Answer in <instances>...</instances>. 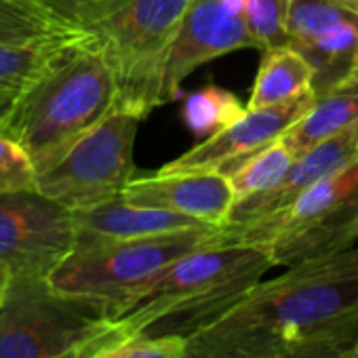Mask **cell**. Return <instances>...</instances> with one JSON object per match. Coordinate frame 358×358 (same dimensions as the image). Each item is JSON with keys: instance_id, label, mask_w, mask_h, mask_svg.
<instances>
[{"instance_id": "cell-1", "label": "cell", "mask_w": 358, "mask_h": 358, "mask_svg": "<svg viewBox=\"0 0 358 358\" xmlns=\"http://www.w3.org/2000/svg\"><path fill=\"white\" fill-rule=\"evenodd\" d=\"M116 110L114 70L87 34L17 95L0 129L26 148L38 173Z\"/></svg>"}, {"instance_id": "cell-2", "label": "cell", "mask_w": 358, "mask_h": 358, "mask_svg": "<svg viewBox=\"0 0 358 358\" xmlns=\"http://www.w3.org/2000/svg\"><path fill=\"white\" fill-rule=\"evenodd\" d=\"M270 268L274 264L264 247L196 249L166 266L114 322L133 337H190L222 318Z\"/></svg>"}, {"instance_id": "cell-3", "label": "cell", "mask_w": 358, "mask_h": 358, "mask_svg": "<svg viewBox=\"0 0 358 358\" xmlns=\"http://www.w3.org/2000/svg\"><path fill=\"white\" fill-rule=\"evenodd\" d=\"M224 316L262 324L285 348L358 343V247L259 280Z\"/></svg>"}, {"instance_id": "cell-4", "label": "cell", "mask_w": 358, "mask_h": 358, "mask_svg": "<svg viewBox=\"0 0 358 358\" xmlns=\"http://www.w3.org/2000/svg\"><path fill=\"white\" fill-rule=\"evenodd\" d=\"M358 241V160L322 177L285 211L243 224L220 226L217 247H264L276 266H297L310 259L352 249Z\"/></svg>"}, {"instance_id": "cell-5", "label": "cell", "mask_w": 358, "mask_h": 358, "mask_svg": "<svg viewBox=\"0 0 358 358\" xmlns=\"http://www.w3.org/2000/svg\"><path fill=\"white\" fill-rule=\"evenodd\" d=\"M217 228L133 241H78L47 282L62 295L99 306L114 322L166 266L196 249L217 247Z\"/></svg>"}, {"instance_id": "cell-6", "label": "cell", "mask_w": 358, "mask_h": 358, "mask_svg": "<svg viewBox=\"0 0 358 358\" xmlns=\"http://www.w3.org/2000/svg\"><path fill=\"white\" fill-rule=\"evenodd\" d=\"M190 0H127L89 26L118 85V110L141 120L160 106V87L171 45Z\"/></svg>"}, {"instance_id": "cell-7", "label": "cell", "mask_w": 358, "mask_h": 358, "mask_svg": "<svg viewBox=\"0 0 358 358\" xmlns=\"http://www.w3.org/2000/svg\"><path fill=\"white\" fill-rule=\"evenodd\" d=\"M112 324L99 306L62 295L47 280H13L0 306V358H57Z\"/></svg>"}, {"instance_id": "cell-8", "label": "cell", "mask_w": 358, "mask_h": 358, "mask_svg": "<svg viewBox=\"0 0 358 358\" xmlns=\"http://www.w3.org/2000/svg\"><path fill=\"white\" fill-rule=\"evenodd\" d=\"M139 122V116L116 110L36 173V190L70 211L116 199L135 177L133 148Z\"/></svg>"}, {"instance_id": "cell-9", "label": "cell", "mask_w": 358, "mask_h": 358, "mask_svg": "<svg viewBox=\"0 0 358 358\" xmlns=\"http://www.w3.org/2000/svg\"><path fill=\"white\" fill-rule=\"evenodd\" d=\"M74 213L38 190L0 194V268L13 280H49L76 249Z\"/></svg>"}, {"instance_id": "cell-10", "label": "cell", "mask_w": 358, "mask_h": 358, "mask_svg": "<svg viewBox=\"0 0 358 358\" xmlns=\"http://www.w3.org/2000/svg\"><path fill=\"white\" fill-rule=\"evenodd\" d=\"M238 49H255L245 20V0H190L166 57L160 106L177 97L179 87L196 68Z\"/></svg>"}, {"instance_id": "cell-11", "label": "cell", "mask_w": 358, "mask_h": 358, "mask_svg": "<svg viewBox=\"0 0 358 358\" xmlns=\"http://www.w3.org/2000/svg\"><path fill=\"white\" fill-rule=\"evenodd\" d=\"M314 101H316V95L312 89H308L295 99L280 103V106L262 108V110L247 108V112L236 122L203 139L201 143L190 148L179 158L166 162L164 166L158 169V173H177V171L226 173L236 162L282 139V135L308 114Z\"/></svg>"}, {"instance_id": "cell-12", "label": "cell", "mask_w": 358, "mask_h": 358, "mask_svg": "<svg viewBox=\"0 0 358 358\" xmlns=\"http://www.w3.org/2000/svg\"><path fill=\"white\" fill-rule=\"evenodd\" d=\"M120 196L131 205L175 211L209 226H224L236 201L230 179L222 171H177L133 177Z\"/></svg>"}, {"instance_id": "cell-13", "label": "cell", "mask_w": 358, "mask_h": 358, "mask_svg": "<svg viewBox=\"0 0 358 358\" xmlns=\"http://www.w3.org/2000/svg\"><path fill=\"white\" fill-rule=\"evenodd\" d=\"M358 160V124L297 156L282 179L266 192L236 201L224 226H243L285 211L322 177Z\"/></svg>"}, {"instance_id": "cell-14", "label": "cell", "mask_w": 358, "mask_h": 358, "mask_svg": "<svg viewBox=\"0 0 358 358\" xmlns=\"http://www.w3.org/2000/svg\"><path fill=\"white\" fill-rule=\"evenodd\" d=\"M72 213L78 228V241H133L184 230L217 228L175 211L131 205L120 194L101 205Z\"/></svg>"}, {"instance_id": "cell-15", "label": "cell", "mask_w": 358, "mask_h": 358, "mask_svg": "<svg viewBox=\"0 0 358 358\" xmlns=\"http://www.w3.org/2000/svg\"><path fill=\"white\" fill-rule=\"evenodd\" d=\"M285 343L255 322L222 316L186 337L184 358H280Z\"/></svg>"}, {"instance_id": "cell-16", "label": "cell", "mask_w": 358, "mask_h": 358, "mask_svg": "<svg viewBox=\"0 0 358 358\" xmlns=\"http://www.w3.org/2000/svg\"><path fill=\"white\" fill-rule=\"evenodd\" d=\"M354 124H358V74L318 95L308 114L282 135V143L297 158Z\"/></svg>"}, {"instance_id": "cell-17", "label": "cell", "mask_w": 358, "mask_h": 358, "mask_svg": "<svg viewBox=\"0 0 358 358\" xmlns=\"http://www.w3.org/2000/svg\"><path fill=\"white\" fill-rule=\"evenodd\" d=\"M291 47L312 66L310 89L316 97L358 74V24H343L314 41Z\"/></svg>"}, {"instance_id": "cell-18", "label": "cell", "mask_w": 358, "mask_h": 358, "mask_svg": "<svg viewBox=\"0 0 358 358\" xmlns=\"http://www.w3.org/2000/svg\"><path fill=\"white\" fill-rule=\"evenodd\" d=\"M312 76V66L291 45L262 51L259 72L255 76L247 108L262 110L287 103L310 89Z\"/></svg>"}, {"instance_id": "cell-19", "label": "cell", "mask_w": 358, "mask_h": 358, "mask_svg": "<svg viewBox=\"0 0 358 358\" xmlns=\"http://www.w3.org/2000/svg\"><path fill=\"white\" fill-rule=\"evenodd\" d=\"M80 32L41 0H0V45H34Z\"/></svg>"}, {"instance_id": "cell-20", "label": "cell", "mask_w": 358, "mask_h": 358, "mask_svg": "<svg viewBox=\"0 0 358 358\" xmlns=\"http://www.w3.org/2000/svg\"><path fill=\"white\" fill-rule=\"evenodd\" d=\"M89 32H80L66 38L43 41L34 45H0V93L20 95L47 66L66 51L72 43L85 38Z\"/></svg>"}, {"instance_id": "cell-21", "label": "cell", "mask_w": 358, "mask_h": 358, "mask_svg": "<svg viewBox=\"0 0 358 358\" xmlns=\"http://www.w3.org/2000/svg\"><path fill=\"white\" fill-rule=\"evenodd\" d=\"M247 112V106L228 89L207 85L190 93L182 103V118L196 137H211Z\"/></svg>"}, {"instance_id": "cell-22", "label": "cell", "mask_w": 358, "mask_h": 358, "mask_svg": "<svg viewBox=\"0 0 358 358\" xmlns=\"http://www.w3.org/2000/svg\"><path fill=\"white\" fill-rule=\"evenodd\" d=\"M293 160L295 156L289 152L282 139H278L268 148L255 152L253 156L236 162L224 175H228L230 179L236 201H243L276 186L282 179V175L289 171V166L293 164Z\"/></svg>"}, {"instance_id": "cell-23", "label": "cell", "mask_w": 358, "mask_h": 358, "mask_svg": "<svg viewBox=\"0 0 358 358\" xmlns=\"http://www.w3.org/2000/svg\"><path fill=\"white\" fill-rule=\"evenodd\" d=\"M343 24H358V11L343 0H291V45L308 43Z\"/></svg>"}, {"instance_id": "cell-24", "label": "cell", "mask_w": 358, "mask_h": 358, "mask_svg": "<svg viewBox=\"0 0 358 358\" xmlns=\"http://www.w3.org/2000/svg\"><path fill=\"white\" fill-rule=\"evenodd\" d=\"M291 0H245V20L255 49L270 51L289 47Z\"/></svg>"}, {"instance_id": "cell-25", "label": "cell", "mask_w": 358, "mask_h": 358, "mask_svg": "<svg viewBox=\"0 0 358 358\" xmlns=\"http://www.w3.org/2000/svg\"><path fill=\"white\" fill-rule=\"evenodd\" d=\"M36 190V164L26 148L0 129V194Z\"/></svg>"}, {"instance_id": "cell-26", "label": "cell", "mask_w": 358, "mask_h": 358, "mask_svg": "<svg viewBox=\"0 0 358 358\" xmlns=\"http://www.w3.org/2000/svg\"><path fill=\"white\" fill-rule=\"evenodd\" d=\"M41 3L72 26L87 30L89 26L122 7L127 0H41Z\"/></svg>"}, {"instance_id": "cell-27", "label": "cell", "mask_w": 358, "mask_h": 358, "mask_svg": "<svg viewBox=\"0 0 358 358\" xmlns=\"http://www.w3.org/2000/svg\"><path fill=\"white\" fill-rule=\"evenodd\" d=\"M186 337L160 335V337H133L127 343L124 358H184Z\"/></svg>"}, {"instance_id": "cell-28", "label": "cell", "mask_w": 358, "mask_h": 358, "mask_svg": "<svg viewBox=\"0 0 358 358\" xmlns=\"http://www.w3.org/2000/svg\"><path fill=\"white\" fill-rule=\"evenodd\" d=\"M280 358H358V343H310L285 348Z\"/></svg>"}, {"instance_id": "cell-29", "label": "cell", "mask_w": 358, "mask_h": 358, "mask_svg": "<svg viewBox=\"0 0 358 358\" xmlns=\"http://www.w3.org/2000/svg\"><path fill=\"white\" fill-rule=\"evenodd\" d=\"M114 327V324H112ZM110 327V329H112ZM108 329V331H110ZM108 331H103L101 335H97V337H93L91 341H87L85 345H80V348H76V350H72V352H66V354H62V356H57V358H91V354L101 345V341L106 339V335H108Z\"/></svg>"}, {"instance_id": "cell-30", "label": "cell", "mask_w": 358, "mask_h": 358, "mask_svg": "<svg viewBox=\"0 0 358 358\" xmlns=\"http://www.w3.org/2000/svg\"><path fill=\"white\" fill-rule=\"evenodd\" d=\"M15 99H17L15 93H0V124H3V120L9 114L11 106L15 103Z\"/></svg>"}, {"instance_id": "cell-31", "label": "cell", "mask_w": 358, "mask_h": 358, "mask_svg": "<svg viewBox=\"0 0 358 358\" xmlns=\"http://www.w3.org/2000/svg\"><path fill=\"white\" fill-rule=\"evenodd\" d=\"M11 285V276L0 268V287H9Z\"/></svg>"}, {"instance_id": "cell-32", "label": "cell", "mask_w": 358, "mask_h": 358, "mask_svg": "<svg viewBox=\"0 0 358 358\" xmlns=\"http://www.w3.org/2000/svg\"><path fill=\"white\" fill-rule=\"evenodd\" d=\"M7 293H9V287H0V306L5 303V299H7Z\"/></svg>"}]
</instances>
